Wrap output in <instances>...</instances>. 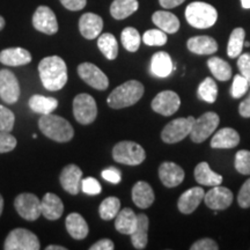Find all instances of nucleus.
<instances>
[{
  "instance_id": "1",
  "label": "nucleus",
  "mask_w": 250,
  "mask_h": 250,
  "mask_svg": "<svg viewBox=\"0 0 250 250\" xmlns=\"http://www.w3.org/2000/svg\"><path fill=\"white\" fill-rule=\"evenodd\" d=\"M39 73L43 86L51 92L62 89L67 83L66 64L58 56L43 58L39 64Z\"/></svg>"
},
{
  "instance_id": "2",
  "label": "nucleus",
  "mask_w": 250,
  "mask_h": 250,
  "mask_svg": "<svg viewBox=\"0 0 250 250\" xmlns=\"http://www.w3.org/2000/svg\"><path fill=\"white\" fill-rule=\"evenodd\" d=\"M41 132L57 143H67L73 138L74 130L70 122L57 115H42L39 121Z\"/></svg>"
},
{
  "instance_id": "3",
  "label": "nucleus",
  "mask_w": 250,
  "mask_h": 250,
  "mask_svg": "<svg viewBox=\"0 0 250 250\" xmlns=\"http://www.w3.org/2000/svg\"><path fill=\"white\" fill-rule=\"evenodd\" d=\"M144 85L137 80H130L112 90L107 100L109 107L112 109H122L136 104L143 98Z\"/></svg>"
},
{
  "instance_id": "4",
  "label": "nucleus",
  "mask_w": 250,
  "mask_h": 250,
  "mask_svg": "<svg viewBox=\"0 0 250 250\" xmlns=\"http://www.w3.org/2000/svg\"><path fill=\"white\" fill-rule=\"evenodd\" d=\"M186 19L190 26L206 29L217 22L218 12L213 6L203 1H195L186 8Z\"/></svg>"
},
{
  "instance_id": "5",
  "label": "nucleus",
  "mask_w": 250,
  "mask_h": 250,
  "mask_svg": "<svg viewBox=\"0 0 250 250\" xmlns=\"http://www.w3.org/2000/svg\"><path fill=\"white\" fill-rule=\"evenodd\" d=\"M112 158L120 164L137 166L143 164L146 158V153L139 144L125 140V142H121L114 146Z\"/></svg>"
},
{
  "instance_id": "6",
  "label": "nucleus",
  "mask_w": 250,
  "mask_h": 250,
  "mask_svg": "<svg viewBox=\"0 0 250 250\" xmlns=\"http://www.w3.org/2000/svg\"><path fill=\"white\" fill-rule=\"evenodd\" d=\"M41 248L39 237L30 230L17 228L8 234L5 240V250H39Z\"/></svg>"
},
{
  "instance_id": "7",
  "label": "nucleus",
  "mask_w": 250,
  "mask_h": 250,
  "mask_svg": "<svg viewBox=\"0 0 250 250\" xmlns=\"http://www.w3.org/2000/svg\"><path fill=\"white\" fill-rule=\"evenodd\" d=\"M73 115L77 122L83 125H88L98 116V105L89 94L83 93L73 100Z\"/></svg>"
},
{
  "instance_id": "8",
  "label": "nucleus",
  "mask_w": 250,
  "mask_h": 250,
  "mask_svg": "<svg viewBox=\"0 0 250 250\" xmlns=\"http://www.w3.org/2000/svg\"><path fill=\"white\" fill-rule=\"evenodd\" d=\"M195 121V117L189 116L187 118H176V120L169 122L161 132L162 140L167 144L181 142L186 137L190 136Z\"/></svg>"
},
{
  "instance_id": "9",
  "label": "nucleus",
  "mask_w": 250,
  "mask_h": 250,
  "mask_svg": "<svg viewBox=\"0 0 250 250\" xmlns=\"http://www.w3.org/2000/svg\"><path fill=\"white\" fill-rule=\"evenodd\" d=\"M219 122L220 120H219L218 114L212 111L205 112L201 117L197 118L190 132L192 142L199 144L208 139L218 127Z\"/></svg>"
},
{
  "instance_id": "10",
  "label": "nucleus",
  "mask_w": 250,
  "mask_h": 250,
  "mask_svg": "<svg viewBox=\"0 0 250 250\" xmlns=\"http://www.w3.org/2000/svg\"><path fill=\"white\" fill-rule=\"evenodd\" d=\"M15 210L21 218L28 221L37 220L42 215V205L41 199L34 193H21L14 201Z\"/></svg>"
},
{
  "instance_id": "11",
  "label": "nucleus",
  "mask_w": 250,
  "mask_h": 250,
  "mask_svg": "<svg viewBox=\"0 0 250 250\" xmlns=\"http://www.w3.org/2000/svg\"><path fill=\"white\" fill-rule=\"evenodd\" d=\"M78 74L87 85L99 90H104L108 88L109 80L96 65L92 62H83L78 66Z\"/></svg>"
},
{
  "instance_id": "12",
  "label": "nucleus",
  "mask_w": 250,
  "mask_h": 250,
  "mask_svg": "<svg viewBox=\"0 0 250 250\" xmlns=\"http://www.w3.org/2000/svg\"><path fill=\"white\" fill-rule=\"evenodd\" d=\"M0 98L8 104H14L20 98L19 81L9 70H0Z\"/></svg>"
},
{
  "instance_id": "13",
  "label": "nucleus",
  "mask_w": 250,
  "mask_h": 250,
  "mask_svg": "<svg viewBox=\"0 0 250 250\" xmlns=\"http://www.w3.org/2000/svg\"><path fill=\"white\" fill-rule=\"evenodd\" d=\"M33 26L36 30L46 35H54L58 31L57 18L48 6H40L33 15Z\"/></svg>"
},
{
  "instance_id": "14",
  "label": "nucleus",
  "mask_w": 250,
  "mask_h": 250,
  "mask_svg": "<svg viewBox=\"0 0 250 250\" xmlns=\"http://www.w3.org/2000/svg\"><path fill=\"white\" fill-rule=\"evenodd\" d=\"M181 105L180 96L173 90H164L153 99L152 109L162 116H171L179 110Z\"/></svg>"
},
{
  "instance_id": "15",
  "label": "nucleus",
  "mask_w": 250,
  "mask_h": 250,
  "mask_svg": "<svg viewBox=\"0 0 250 250\" xmlns=\"http://www.w3.org/2000/svg\"><path fill=\"white\" fill-rule=\"evenodd\" d=\"M205 204L212 210H226L233 202V192L226 187H212L204 196Z\"/></svg>"
},
{
  "instance_id": "16",
  "label": "nucleus",
  "mask_w": 250,
  "mask_h": 250,
  "mask_svg": "<svg viewBox=\"0 0 250 250\" xmlns=\"http://www.w3.org/2000/svg\"><path fill=\"white\" fill-rule=\"evenodd\" d=\"M59 181L65 191L71 195H78L81 191L83 170L77 165H67L62 170Z\"/></svg>"
},
{
  "instance_id": "17",
  "label": "nucleus",
  "mask_w": 250,
  "mask_h": 250,
  "mask_svg": "<svg viewBox=\"0 0 250 250\" xmlns=\"http://www.w3.org/2000/svg\"><path fill=\"white\" fill-rule=\"evenodd\" d=\"M204 196L205 192L203 188H191L181 195L179 202H177V208L183 214L192 213L204 199Z\"/></svg>"
},
{
  "instance_id": "18",
  "label": "nucleus",
  "mask_w": 250,
  "mask_h": 250,
  "mask_svg": "<svg viewBox=\"0 0 250 250\" xmlns=\"http://www.w3.org/2000/svg\"><path fill=\"white\" fill-rule=\"evenodd\" d=\"M159 177L167 188L180 186L184 180V170L174 162H164L159 168Z\"/></svg>"
},
{
  "instance_id": "19",
  "label": "nucleus",
  "mask_w": 250,
  "mask_h": 250,
  "mask_svg": "<svg viewBox=\"0 0 250 250\" xmlns=\"http://www.w3.org/2000/svg\"><path fill=\"white\" fill-rule=\"evenodd\" d=\"M103 29V20L101 17L94 13H85L79 20V30L85 39L94 40L100 36Z\"/></svg>"
},
{
  "instance_id": "20",
  "label": "nucleus",
  "mask_w": 250,
  "mask_h": 250,
  "mask_svg": "<svg viewBox=\"0 0 250 250\" xmlns=\"http://www.w3.org/2000/svg\"><path fill=\"white\" fill-rule=\"evenodd\" d=\"M30 62V52L23 48H8L0 52V62L6 66H23Z\"/></svg>"
},
{
  "instance_id": "21",
  "label": "nucleus",
  "mask_w": 250,
  "mask_h": 250,
  "mask_svg": "<svg viewBox=\"0 0 250 250\" xmlns=\"http://www.w3.org/2000/svg\"><path fill=\"white\" fill-rule=\"evenodd\" d=\"M42 215L48 220H58L64 213V204L62 199L55 193L48 192L41 199Z\"/></svg>"
},
{
  "instance_id": "22",
  "label": "nucleus",
  "mask_w": 250,
  "mask_h": 250,
  "mask_svg": "<svg viewBox=\"0 0 250 250\" xmlns=\"http://www.w3.org/2000/svg\"><path fill=\"white\" fill-rule=\"evenodd\" d=\"M154 191L148 183L139 181L132 188V201L139 208H147L154 202Z\"/></svg>"
},
{
  "instance_id": "23",
  "label": "nucleus",
  "mask_w": 250,
  "mask_h": 250,
  "mask_svg": "<svg viewBox=\"0 0 250 250\" xmlns=\"http://www.w3.org/2000/svg\"><path fill=\"white\" fill-rule=\"evenodd\" d=\"M240 136L232 127H224L214 134L211 140L212 148H234L239 145Z\"/></svg>"
},
{
  "instance_id": "24",
  "label": "nucleus",
  "mask_w": 250,
  "mask_h": 250,
  "mask_svg": "<svg viewBox=\"0 0 250 250\" xmlns=\"http://www.w3.org/2000/svg\"><path fill=\"white\" fill-rule=\"evenodd\" d=\"M138 217V220H137V225L134 230L131 234V242H132L133 247L136 249H145L146 246H147L148 242V218L147 215L140 213L137 215Z\"/></svg>"
},
{
  "instance_id": "25",
  "label": "nucleus",
  "mask_w": 250,
  "mask_h": 250,
  "mask_svg": "<svg viewBox=\"0 0 250 250\" xmlns=\"http://www.w3.org/2000/svg\"><path fill=\"white\" fill-rule=\"evenodd\" d=\"M188 49L197 55H212L218 50V43L210 36L191 37L187 43Z\"/></svg>"
},
{
  "instance_id": "26",
  "label": "nucleus",
  "mask_w": 250,
  "mask_h": 250,
  "mask_svg": "<svg viewBox=\"0 0 250 250\" xmlns=\"http://www.w3.org/2000/svg\"><path fill=\"white\" fill-rule=\"evenodd\" d=\"M67 233L76 240H83L88 235L89 228L86 220L79 213H71L67 215L65 221Z\"/></svg>"
},
{
  "instance_id": "27",
  "label": "nucleus",
  "mask_w": 250,
  "mask_h": 250,
  "mask_svg": "<svg viewBox=\"0 0 250 250\" xmlns=\"http://www.w3.org/2000/svg\"><path fill=\"white\" fill-rule=\"evenodd\" d=\"M174 65L167 52L160 51L153 55L151 59V72L158 78H166L173 72Z\"/></svg>"
},
{
  "instance_id": "28",
  "label": "nucleus",
  "mask_w": 250,
  "mask_h": 250,
  "mask_svg": "<svg viewBox=\"0 0 250 250\" xmlns=\"http://www.w3.org/2000/svg\"><path fill=\"white\" fill-rule=\"evenodd\" d=\"M152 21L159 29L167 34H174L180 29V20L170 12L156 11L152 15Z\"/></svg>"
},
{
  "instance_id": "29",
  "label": "nucleus",
  "mask_w": 250,
  "mask_h": 250,
  "mask_svg": "<svg viewBox=\"0 0 250 250\" xmlns=\"http://www.w3.org/2000/svg\"><path fill=\"white\" fill-rule=\"evenodd\" d=\"M193 174H195L196 181L201 186L215 187L220 186L221 182H223V176L214 173L210 168L208 162H201V164L197 165Z\"/></svg>"
},
{
  "instance_id": "30",
  "label": "nucleus",
  "mask_w": 250,
  "mask_h": 250,
  "mask_svg": "<svg viewBox=\"0 0 250 250\" xmlns=\"http://www.w3.org/2000/svg\"><path fill=\"white\" fill-rule=\"evenodd\" d=\"M138 217L131 208H126L118 212L115 218V227L118 232L125 235H131L136 228Z\"/></svg>"
},
{
  "instance_id": "31",
  "label": "nucleus",
  "mask_w": 250,
  "mask_h": 250,
  "mask_svg": "<svg viewBox=\"0 0 250 250\" xmlns=\"http://www.w3.org/2000/svg\"><path fill=\"white\" fill-rule=\"evenodd\" d=\"M30 109L33 111L41 115H49L52 114L58 107V101L51 96H43V95H33L29 99Z\"/></svg>"
},
{
  "instance_id": "32",
  "label": "nucleus",
  "mask_w": 250,
  "mask_h": 250,
  "mask_svg": "<svg viewBox=\"0 0 250 250\" xmlns=\"http://www.w3.org/2000/svg\"><path fill=\"white\" fill-rule=\"evenodd\" d=\"M138 7V0H114L110 6V14L116 20H124L132 15Z\"/></svg>"
},
{
  "instance_id": "33",
  "label": "nucleus",
  "mask_w": 250,
  "mask_h": 250,
  "mask_svg": "<svg viewBox=\"0 0 250 250\" xmlns=\"http://www.w3.org/2000/svg\"><path fill=\"white\" fill-rule=\"evenodd\" d=\"M98 46L103 56L109 61L116 59L118 55V43L116 37L110 33H104L100 35L98 40Z\"/></svg>"
},
{
  "instance_id": "34",
  "label": "nucleus",
  "mask_w": 250,
  "mask_h": 250,
  "mask_svg": "<svg viewBox=\"0 0 250 250\" xmlns=\"http://www.w3.org/2000/svg\"><path fill=\"white\" fill-rule=\"evenodd\" d=\"M208 66L215 79L220 81H227L232 77V67L224 59L219 57H212L208 61Z\"/></svg>"
},
{
  "instance_id": "35",
  "label": "nucleus",
  "mask_w": 250,
  "mask_h": 250,
  "mask_svg": "<svg viewBox=\"0 0 250 250\" xmlns=\"http://www.w3.org/2000/svg\"><path fill=\"white\" fill-rule=\"evenodd\" d=\"M245 37L246 31L243 28H235V29L232 31L227 46L228 57L236 58L241 55L243 46H245Z\"/></svg>"
},
{
  "instance_id": "36",
  "label": "nucleus",
  "mask_w": 250,
  "mask_h": 250,
  "mask_svg": "<svg viewBox=\"0 0 250 250\" xmlns=\"http://www.w3.org/2000/svg\"><path fill=\"white\" fill-rule=\"evenodd\" d=\"M121 211V202L117 197H108L101 203L99 208L100 217L103 220H111L116 218L118 212Z\"/></svg>"
},
{
  "instance_id": "37",
  "label": "nucleus",
  "mask_w": 250,
  "mask_h": 250,
  "mask_svg": "<svg viewBox=\"0 0 250 250\" xmlns=\"http://www.w3.org/2000/svg\"><path fill=\"white\" fill-rule=\"evenodd\" d=\"M121 41L122 44H123V46L127 50V51L136 52L137 50L139 49L142 39H140L138 30H137L136 28L127 27L122 31Z\"/></svg>"
},
{
  "instance_id": "38",
  "label": "nucleus",
  "mask_w": 250,
  "mask_h": 250,
  "mask_svg": "<svg viewBox=\"0 0 250 250\" xmlns=\"http://www.w3.org/2000/svg\"><path fill=\"white\" fill-rule=\"evenodd\" d=\"M198 96L203 101L214 103L218 96V87L212 78H206L198 87Z\"/></svg>"
},
{
  "instance_id": "39",
  "label": "nucleus",
  "mask_w": 250,
  "mask_h": 250,
  "mask_svg": "<svg viewBox=\"0 0 250 250\" xmlns=\"http://www.w3.org/2000/svg\"><path fill=\"white\" fill-rule=\"evenodd\" d=\"M143 41L146 45L149 46H161L167 43V33L161 29H149L145 31L143 36Z\"/></svg>"
},
{
  "instance_id": "40",
  "label": "nucleus",
  "mask_w": 250,
  "mask_h": 250,
  "mask_svg": "<svg viewBox=\"0 0 250 250\" xmlns=\"http://www.w3.org/2000/svg\"><path fill=\"white\" fill-rule=\"evenodd\" d=\"M15 116L13 111L0 104V131L11 132L14 127Z\"/></svg>"
},
{
  "instance_id": "41",
  "label": "nucleus",
  "mask_w": 250,
  "mask_h": 250,
  "mask_svg": "<svg viewBox=\"0 0 250 250\" xmlns=\"http://www.w3.org/2000/svg\"><path fill=\"white\" fill-rule=\"evenodd\" d=\"M249 87H250L249 81L247 80L245 77L241 76V74H236V76L234 77L230 94H232L234 99H239L248 92Z\"/></svg>"
},
{
  "instance_id": "42",
  "label": "nucleus",
  "mask_w": 250,
  "mask_h": 250,
  "mask_svg": "<svg viewBox=\"0 0 250 250\" xmlns=\"http://www.w3.org/2000/svg\"><path fill=\"white\" fill-rule=\"evenodd\" d=\"M235 169L242 175H250V151H239L235 155Z\"/></svg>"
},
{
  "instance_id": "43",
  "label": "nucleus",
  "mask_w": 250,
  "mask_h": 250,
  "mask_svg": "<svg viewBox=\"0 0 250 250\" xmlns=\"http://www.w3.org/2000/svg\"><path fill=\"white\" fill-rule=\"evenodd\" d=\"M81 190H83V192L87 193V195L95 196L101 193L102 187L99 183V181L94 179V177H86L81 182Z\"/></svg>"
},
{
  "instance_id": "44",
  "label": "nucleus",
  "mask_w": 250,
  "mask_h": 250,
  "mask_svg": "<svg viewBox=\"0 0 250 250\" xmlns=\"http://www.w3.org/2000/svg\"><path fill=\"white\" fill-rule=\"evenodd\" d=\"M17 147V139L9 132L0 131V153H8Z\"/></svg>"
},
{
  "instance_id": "45",
  "label": "nucleus",
  "mask_w": 250,
  "mask_h": 250,
  "mask_svg": "<svg viewBox=\"0 0 250 250\" xmlns=\"http://www.w3.org/2000/svg\"><path fill=\"white\" fill-rule=\"evenodd\" d=\"M237 203L242 208H250V179L247 180L237 195Z\"/></svg>"
},
{
  "instance_id": "46",
  "label": "nucleus",
  "mask_w": 250,
  "mask_h": 250,
  "mask_svg": "<svg viewBox=\"0 0 250 250\" xmlns=\"http://www.w3.org/2000/svg\"><path fill=\"white\" fill-rule=\"evenodd\" d=\"M237 67H239L241 76L246 78L249 81L250 85V54H241L239 56V61H237Z\"/></svg>"
},
{
  "instance_id": "47",
  "label": "nucleus",
  "mask_w": 250,
  "mask_h": 250,
  "mask_svg": "<svg viewBox=\"0 0 250 250\" xmlns=\"http://www.w3.org/2000/svg\"><path fill=\"white\" fill-rule=\"evenodd\" d=\"M190 249L191 250H218L219 247L214 240L205 237V239H201L198 240V241H196Z\"/></svg>"
},
{
  "instance_id": "48",
  "label": "nucleus",
  "mask_w": 250,
  "mask_h": 250,
  "mask_svg": "<svg viewBox=\"0 0 250 250\" xmlns=\"http://www.w3.org/2000/svg\"><path fill=\"white\" fill-rule=\"evenodd\" d=\"M101 175H102V177L105 181H108V182L114 183V184L120 183L121 180H122L121 170L117 169L116 167L107 168V169H104V170L102 171Z\"/></svg>"
},
{
  "instance_id": "49",
  "label": "nucleus",
  "mask_w": 250,
  "mask_h": 250,
  "mask_svg": "<svg viewBox=\"0 0 250 250\" xmlns=\"http://www.w3.org/2000/svg\"><path fill=\"white\" fill-rule=\"evenodd\" d=\"M61 2L68 11H80L86 6L87 0H61Z\"/></svg>"
},
{
  "instance_id": "50",
  "label": "nucleus",
  "mask_w": 250,
  "mask_h": 250,
  "mask_svg": "<svg viewBox=\"0 0 250 250\" xmlns=\"http://www.w3.org/2000/svg\"><path fill=\"white\" fill-rule=\"evenodd\" d=\"M115 248L114 242L109 239H102L90 246V250H112Z\"/></svg>"
},
{
  "instance_id": "51",
  "label": "nucleus",
  "mask_w": 250,
  "mask_h": 250,
  "mask_svg": "<svg viewBox=\"0 0 250 250\" xmlns=\"http://www.w3.org/2000/svg\"><path fill=\"white\" fill-rule=\"evenodd\" d=\"M239 112L242 117H250V93L248 98H246L239 105Z\"/></svg>"
},
{
  "instance_id": "52",
  "label": "nucleus",
  "mask_w": 250,
  "mask_h": 250,
  "mask_svg": "<svg viewBox=\"0 0 250 250\" xmlns=\"http://www.w3.org/2000/svg\"><path fill=\"white\" fill-rule=\"evenodd\" d=\"M186 1V0H159V2H160V5L162 6L164 8H174L176 7V6H180L182 2Z\"/></svg>"
},
{
  "instance_id": "53",
  "label": "nucleus",
  "mask_w": 250,
  "mask_h": 250,
  "mask_svg": "<svg viewBox=\"0 0 250 250\" xmlns=\"http://www.w3.org/2000/svg\"><path fill=\"white\" fill-rule=\"evenodd\" d=\"M46 250H66V248L62 246H55V245H50L46 247Z\"/></svg>"
},
{
  "instance_id": "54",
  "label": "nucleus",
  "mask_w": 250,
  "mask_h": 250,
  "mask_svg": "<svg viewBox=\"0 0 250 250\" xmlns=\"http://www.w3.org/2000/svg\"><path fill=\"white\" fill-rule=\"evenodd\" d=\"M241 5L243 8L249 9L250 8V0H241Z\"/></svg>"
},
{
  "instance_id": "55",
  "label": "nucleus",
  "mask_w": 250,
  "mask_h": 250,
  "mask_svg": "<svg viewBox=\"0 0 250 250\" xmlns=\"http://www.w3.org/2000/svg\"><path fill=\"white\" fill-rule=\"evenodd\" d=\"M2 210H4V198L0 195V215L2 213Z\"/></svg>"
},
{
  "instance_id": "56",
  "label": "nucleus",
  "mask_w": 250,
  "mask_h": 250,
  "mask_svg": "<svg viewBox=\"0 0 250 250\" xmlns=\"http://www.w3.org/2000/svg\"><path fill=\"white\" fill-rule=\"evenodd\" d=\"M5 27V19L0 17V30H2V28Z\"/></svg>"
},
{
  "instance_id": "57",
  "label": "nucleus",
  "mask_w": 250,
  "mask_h": 250,
  "mask_svg": "<svg viewBox=\"0 0 250 250\" xmlns=\"http://www.w3.org/2000/svg\"><path fill=\"white\" fill-rule=\"evenodd\" d=\"M250 43L249 42H245V46H249Z\"/></svg>"
}]
</instances>
